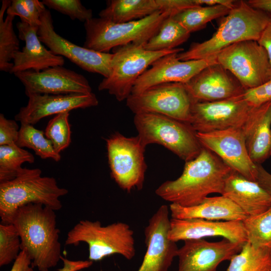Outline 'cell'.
I'll return each instance as SVG.
<instances>
[{
    "mask_svg": "<svg viewBox=\"0 0 271 271\" xmlns=\"http://www.w3.org/2000/svg\"><path fill=\"white\" fill-rule=\"evenodd\" d=\"M42 3L49 9L69 16L72 20L82 22L92 18V11L86 9L79 0H43Z\"/></svg>",
    "mask_w": 271,
    "mask_h": 271,
    "instance_id": "cell-37",
    "label": "cell"
},
{
    "mask_svg": "<svg viewBox=\"0 0 271 271\" xmlns=\"http://www.w3.org/2000/svg\"><path fill=\"white\" fill-rule=\"evenodd\" d=\"M26 106L20 108L15 118L21 123L35 124L44 117L77 108L96 106L98 100L93 93L48 94L30 93Z\"/></svg>",
    "mask_w": 271,
    "mask_h": 271,
    "instance_id": "cell-19",
    "label": "cell"
},
{
    "mask_svg": "<svg viewBox=\"0 0 271 271\" xmlns=\"http://www.w3.org/2000/svg\"><path fill=\"white\" fill-rule=\"evenodd\" d=\"M270 15L252 7L247 1H237L209 39L193 43L188 50L178 53L177 57L181 61L216 58L221 50L231 45L247 40L257 41Z\"/></svg>",
    "mask_w": 271,
    "mask_h": 271,
    "instance_id": "cell-3",
    "label": "cell"
},
{
    "mask_svg": "<svg viewBox=\"0 0 271 271\" xmlns=\"http://www.w3.org/2000/svg\"><path fill=\"white\" fill-rule=\"evenodd\" d=\"M169 16L157 11L143 19L121 23L92 18L84 23L86 37L83 47L108 53L112 49L129 43L144 46Z\"/></svg>",
    "mask_w": 271,
    "mask_h": 271,
    "instance_id": "cell-5",
    "label": "cell"
},
{
    "mask_svg": "<svg viewBox=\"0 0 271 271\" xmlns=\"http://www.w3.org/2000/svg\"><path fill=\"white\" fill-rule=\"evenodd\" d=\"M216 62L245 89L256 87L271 78L267 54L255 41H243L228 46L217 55Z\"/></svg>",
    "mask_w": 271,
    "mask_h": 271,
    "instance_id": "cell-10",
    "label": "cell"
},
{
    "mask_svg": "<svg viewBox=\"0 0 271 271\" xmlns=\"http://www.w3.org/2000/svg\"><path fill=\"white\" fill-rule=\"evenodd\" d=\"M12 223L20 236L21 249L31 258L33 267L49 271L57 265L62 255L55 210L30 203L17 210Z\"/></svg>",
    "mask_w": 271,
    "mask_h": 271,
    "instance_id": "cell-2",
    "label": "cell"
},
{
    "mask_svg": "<svg viewBox=\"0 0 271 271\" xmlns=\"http://www.w3.org/2000/svg\"><path fill=\"white\" fill-rule=\"evenodd\" d=\"M69 116V112L56 114L49 120L45 129L46 137L51 141L55 150L59 154L71 143Z\"/></svg>",
    "mask_w": 271,
    "mask_h": 271,
    "instance_id": "cell-34",
    "label": "cell"
},
{
    "mask_svg": "<svg viewBox=\"0 0 271 271\" xmlns=\"http://www.w3.org/2000/svg\"><path fill=\"white\" fill-rule=\"evenodd\" d=\"M232 171L215 153L203 147L196 158L185 162L179 178L163 183L155 193L173 204L195 206L211 194L222 195L226 179Z\"/></svg>",
    "mask_w": 271,
    "mask_h": 271,
    "instance_id": "cell-1",
    "label": "cell"
},
{
    "mask_svg": "<svg viewBox=\"0 0 271 271\" xmlns=\"http://www.w3.org/2000/svg\"><path fill=\"white\" fill-rule=\"evenodd\" d=\"M169 209L171 218L179 219L243 221L248 216L233 201L222 195L207 197L201 203L190 207L171 203Z\"/></svg>",
    "mask_w": 271,
    "mask_h": 271,
    "instance_id": "cell-24",
    "label": "cell"
},
{
    "mask_svg": "<svg viewBox=\"0 0 271 271\" xmlns=\"http://www.w3.org/2000/svg\"><path fill=\"white\" fill-rule=\"evenodd\" d=\"M222 195L233 201L247 216L260 214L271 206V196L257 182L234 170L226 179Z\"/></svg>",
    "mask_w": 271,
    "mask_h": 271,
    "instance_id": "cell-23",
    "label": "cell"
},
{
    "mask_svg": "<svg viewBox=\"0 0 271 271\" xmlns=\"http://www.w3.org/2000/svg\"><path fill=\"white\" fill-rule=\"evenodd\" d=\"M229 261L225 271H270L271 251L256 248L246 241Z\"/></svg>",
    "mask_w": 271,
    "mask_h": 271,
    "instance_id": "cell-29",
    "label": "cell"
},
{
    "mask_svg": "<svg viewBox=\"0 0 271 271\" xmlns=\"http://www.w3.org/2000/svg\"><path fill=\"white\" fill-rule=\"evenodd\" d=\"M230 9L223 5L199 6L182 10L172 17L191 34L204 28L212 20L226 16Z\"/></svg>",
    "mask_w": 271,
    "mask_h": 271,
    "instance_id": "cell-28",
    "label": "cell"
},
{
    "mask_svg": "<svg viewBox=\"0 0 271 271\" xmlns=\"http://www.w3.org/2000/svg\"><path fill=\"white\" fill-rule=\"evenodd\" d=\"M247 2L256 9L271 14V0H249Z\"/></svg>",
    "mask_w": 271,
    "mask_h": 271,
    "instance_id": "cell-45",
    "label": "cell"
},
{
    "mask_svg": "<svg viewBox=\"0 0 271 271\" xmlns=\"http://www.w3.org/2000/svg\"><path fill=\"white\" fill-rule=\"evenodd\" d=\"M14 75L25 86L26 95L92 93L89 82L83 75L63 66L51 67L38 72L29 70Z\"/></svg>",
    "mask_w": 271,
    "mask_h": 271,
    "instance_id": "cell-16",
    "label": "cell"
},
{
    "mask_svg": "<svg viewBox=\"0 0 271 271\" xmlns=\"http://www.w3.org/2000/svg\"><path fill=\"white\" fill-rule=\"evenodd\" d=\"M16 121L6 118L0 114V146L16 144L19 133Z\"/></svg>",
    "mask_w": 271,
    "mask_h": 271,
    "instance_id": "cell-39",
    "label": "cell"
},
{
    "mask_svg": "<svg viewBox=\"0 0 271 271\" xmlns=\"http://www.w3.org/2000/svg\"><path fill=\"white\" fill-rule=\"evenodd\" d=\"M21 240L12 223L0 224V266L14 261L21 251Z\"/></svg>",
    "mask_w": 271,
    "mask_h": 271,
    "instance_id": "cell-35",
    "label": "cell"
},
{
    "mask_svg": "<svg viewBox=\"0 0 271 271\" xmlns=\"http://www.w3.org/2000/svg\"><path fill=\"white\" fill-rule=\"evenodd\" d=\"M179 53L164 56L155 61L137 79L131 94L141 93L153 86L167 83L186 84L206 67L217 63L216 58L181 61Z\"/></svg>",
    "mask_w": 271,
    "mask_h": 271,
    "instance_id": "cell-17",
    "label": "cell"
},
{
    "mask_svg": "<svg viewBox=\"0 0 271 271\" xmlns=\"http://www.w3.org/2000/svg\"><path fill=\"white\" fill-rule=\"evenodd\" d=\"M169 208L161 205L149 221L145 229L147 251L138 271H168L179 248L170 240Z\"/></svg>",
    "mask_w": 271,
    "mask_h": 271,
    "instance_id": "cell-15",
    "label": "cell"
},
{
    "mask_svg": "<svg viewBox=\"0 0 271 271\" xmlns=\"http://www.w3.org/2000/svg\"><path fill=\"white\" fill-rule=\"evenodd\" d=\"M109 271V270H108Z\"/></svg>",
    "mask_w": 271,
    "mask_h": 271,
    "instance_id": "cell-48",
    "label": "cell"
},
{
    "mask_svg": "<svg viewBox=\"0 0 271 271\" xmlns=\"http://www.w3.org/2000/svg\"><path fill=\"white\" fill-rule=\"evenodd\" d=\"M242 222L247 241L256 248L271 251V206L260 214L248 216Z\"/></svg>",
    "mask_w": 271,
    "mask_h": 271,
    "instance_id": "cell-33",
    "label": "cell"
},
{
    "mask_svg": "<svg viewBox=\"0 0 271 271\" xmlns=\"http://www.w3.org/2000/svg\"><path fill=\"white\" fill-rule=\"evenodd\" d=\"M177 48L162 51H151L144 46L129 43L113 49L111 72L104 78L98 86L99 91L107 90L119 101L126 99L131 93L138 78L155 61L174 53L183 52Z\"/></svg>",
    "mask_w": 271,
    "mask_h": 271,
    "instance_id": "cell-8",
    "label": "cell"
},
{
    "mask_svg": "<svg viewBox=\"0 0 271 271\" xmlns=\"http://www.w3.org/2000/svg\"><path fill=\"white\" fill-rule=\"evenodd\" d=\"M241 95L219 101L193 102L190 124L199 132L231 128L244 130L255 107L250 106Z\"/></svg>",
    "mask_w": 271,
    "mask_h": 271,
    "instance_id": "cell-12",
    "label": "cell"
},
{
    "mask_svg": "<svg viewBox=\"0 0 271 271\" xmlns=\"http://www.w3.org/2000/svg\"><path fill=\"white\" fill-rule=\"evenodd\" d=\"M270 156H271V151H270Z\"/></svg>",
    "mask_w": 271,
    "mask_h": 271,
    "instance_id": "cell-46",
    "label": "cell"
},
{
    "mask_svg": "<svg viewBox=\"0 0 271 271\" xmlns=\"http://www.w3.org/2000/svg\"><path fill=\"white\" fill-rule=\"evenodd\" d=\"M196 136L203 147L215 153L234 171L256 181L257 166L249 155L243 129L231 128L208 132H197Z\"/></svg>",
    "mask_w": 271,
    "mask_h": 271,
    "instance_id": "cell-14",
    "label": "cell"
},
{
    "mask_svg": "<svg viewBox=\"0 0 271 271\" xmlns=\"http://www.w3.org/2000/svg\"><path fill=\"white\" fill-rule=\"evenodd\" d=\"M46 9L42 2L38 0H13L7 10V14L19 16L22 22L39 27L41 15Z\"/></svg>",
    "mask_w": 271,
    "mask_h": 271,
    "instance_id": "cell-36",
    "label": "cell"
},
{
    "mask_svg": "<svg viewBox=\"0 0 271 271\" xmlns=\"http://www.w3.org/2000/svg\"><path fill=\"white\" fill-rule=\"evenodd\" d=\"M63 261V266L58 271H79L91 266L93 261L90 260H72L61 257Z\"/></svg>",
    "mask_w": 271,
    "mask_h": 271,
    "instance_id": "cell-41",
    "label": "cell"
},
{
    "mask_svg": "<svg viewBox=\"0 0 271 271\" xmlns=\"http://www.w3.org/2000/svg\"><path fill=\"white\" fill-rule=\"evenodd\" d=\"M243 244L226 238L217 242L203 239L185 240L178 252L177 271H217L218 265L230 260Z\"/></svg>",
    "mask_w": 271,
    "mask_h": 271,
    "instance_id": "cell-18",
    "label": "cell"
},
{
    "mask_svg": "<svg viewBox=\"0 0 271 271\" xmlns=\"http://www.w3.org/2000/svg\"><path fill=\"white\" fill-rule=\"evenodd\" d=\"M257 42L266 51L271 65V14L268 21Z\"/></svg>",
    "mask_w": 271,
    "mask_h": 271,
    "instance_id": "cell-43",
    "label": "cell"
},
{
    "mask_svg": "<svg viewBox=\"0 0 271 271\" xmlns=\"http://www.w3.org/2000/svg\"><path fill=\"white\" fill-rule=\"evenodd\" d=\"M215 236H221L235 242L244 243L247 241L242 221L170 219L168 237L176 242Z\"/></svg>",
    "mask_w": 271,
    "mask_h": 271,
    "instance_id": "cell-21",
    "label": "cell"
},
{
    "mask_svg": "<svg viewBox=\"0 0 271 271\" xmlns=\"http://www.w3.org/2000/svg\"><path fill=\"white\" fill-rule=\"evenodd\" d=\"M19 38L25 43L21 51L16 52L13 56V66L9 73L33 70L41 71L56 66H63V57L55 55L48 50L40 40L38 31L39 27L30 26L22 22L16 24Z\"/></svg>",
    "mask_w": 271,
    "mask_h": 271,
    "instance_id": "cell-22",
    "label": "cell"
},
{
    "mask_svg": "<svg viewBox=\"0 0 271 271\" xmlns=\"http://www.w3.org/2000/svg\"><path fill=\"white\" fill-rule=\"evenodd\" d=\"M34 161L32 154L16 144L0 146V183L14 179L22 169L23 163Z\"/></svg>",
    "mask_w": 271,
    "mask_h": 271,
    "instance_id": "cell-32",
    "label": "cell"
},
{
    "mask_svg": "<svg viewBox=\"0 0 271 271\" xmlns=\"http://www.w3.org/2000/svg\"><path fill=\"white\" fill-rule=\"evenodd\" d=\"M245 136L251 159L261 164L270 156L271 151V101L255 107Z\"/></svg>",
    "mask_w": 271,
    "mask_h": 271,
    "instance_id": "cell-25",
    "label": "cell"
},
{
    "mask_svg": "<svg viewBox=\"0 0 271 271\" xmlns=\"http://www.w3.org/2000/svg\"><path fill=\"white\" fill-rule=\"evenodd\" d=\"M159 11L173 16L185 9L199 6L196 0H156Z\"/></svg>",
    "mask_w": 271,
    "mask_h": 271,
    "instance_id": "cell-40",
    "label": "cell"
},
{
    "mask_svg": "<svg viewBox=\"0 0 271 271\" xmlns=\"http://www.w3.org/2000/svg\"><path fill=\"white\" fill-rule=\"evenodd\" d=\"M12 1L4 0L0 10V70L10 72L13 66L11 62L16 52L19 50L20 43L13 28V22L15 16H4Z\"/></svg>",
    "mask_w": 271,
    "mask_h": 271,
    "instance_id": "cell-30",
    "label": "cell"
},
{
    "mask_svg": "<svg viewBox=\"0 0 271 271\" xmlns=\"http://www.w3.org/2000/svg\"><path fill=\"white\" fill-rule=\"evenodd\" d=\"M10 271H34L32 260L24 250H21Z\"/></svg>",
    "mask_w": 271,
    "mask_h": 271,
    "instance_id": "cell-42",
    "label": "cell"
},
{
    "mask_svg": "<svg viewBox=\"0 0 271 271\" xmlns=\"http://www.w3.org/2000/svg\"><path fill=\"white\" fill-rule=\"evenodd\" d=\"M111 177L123 190L143 188L147 166L146 147L138 136L126 137L116 132L105 139Z\"/></svg>",
    "mask_w": 271,
    "mask_h": 271,
    "instance_id": "cell-9",
    "label": "cell"
},
{
    "mask_svg": "<svg viewBox=\"0 0 271 271\" xmlns=\"http://www.w3.org/2000/svg\"><path fill=\"white\" fill-rule=\"evenodd\" d=\"M159 11L156 0H111L99 13V17L116 23L147 17Z\"/></svg>",
    "mask_w": 271,
    "mask_h": 271,
    "instance_id": "cell-26",
    "label": "cell"
},
{
    "mask_svg": "<svg viewBox=\"0 0 271 271\" xmlns=\"http://www.w3.org/2000/svg\"><path fill=\"white\" fill-rule=\"evenodd\" d=\"M257 175L256 181L271 196V174L261 164H257Z\"/></svg>",
    "mask_w": 271,
    "mask_h": 271,
    "instance_id": "cell-44",
    "label": "cell"
},
{
    "mask_svg": "<svg viewBox=\"0 0 271 271\" xmlns=\"http://www.w3.org/2000/svg\"><path fill=\"white\" fill-rule=\"evenodd\" d=\"M82 242L88 245V259L92 261L114 254L130 260L136 254L133 231L121 222L102 226L98 220L79 221L68 232L65 243L77 246Z\"/></svg>",
    "mask_w": 271,
    "mask_h": 271,
    "instance_id": "cell-7",
    "label": "cell"
},
{
    "mask_svg": "<svg viewBox=\"0 0 271 271\" xmlns=\"http://www.w3.org/2000/svg\"><path fill=\"white\" fill-rule=\"evenodd\" d=\"M133 122L145 147L162 145L185 162L196 158L203 148L189 123L153 113L136 114Z\"/></svg>",
    "mask_w": 271,
    "mask_h": 271,
    "instance_id": "cell-6",
    "label": "cell"
},
{
    "mask_svg": "<svg viewBox=\"0 0 271 271\" xmlns=\"http://www.w3.org/2000/svg\"><path fill=\"white\" fill-rule=\"evenodd\" d=\"M38 35L41 42L55 55L65 57L85 71L107 78L111 72L112 54L97 52L77 45L57 34L50 12L45 9L41 15Z\"/></svg>",
    "mask_w": 271,
    "mask_h": 271,
    "instance_id": "cell-13",
    "label": "cell"
},
{
    "mask_svg": "<svg viewBox=\"0 0 271 271\" xmlns=\"http://www.w3.org/2000/svg\"><path fill=\"white\" fill-rule=\"evenodd\" d=\"M242 97L250 106L254 107L271 101V78L256 87L245 89Z\"/></svg>",
    "mask_w": 271,
    "mask_h": 271,
    "instance_id": "cell-38",
    "label": "cell"
},
{
    "mask_svg": "<svg viewBox=\"0 0 271 271\" xmlns=\"http://www.w3.org/2000/svg\"><path fill=\"white\" fill-rule=\"evenodd\" d=\"M16 144L22 148L32 149L42 159H52L56 162L61 159L60 154L56 152L45 132L35 128L32 124L21 123Z\"/></svg>",
    "mask_w": 271,
    "mask_h": 271,
    "instance_id": "cell-31",
    "label": "cell"
},
{
    "mask_svg": "<svg viewBox=\"0 0 271 271\" xmlns=\"http://www.w3.org/2000/svg\"><path fill=\"white\" fill-rule=\"evenodd\" d=\"M194 102H211L235 97L245 90L218 63L211 65L184 84Z\"/></svg>",
    "mask_w": 271,
    "mask_h": 271,
    "instance_id": "cell-20",
    "label": "cell"
},
{
    "mask_svg": "<svg viewBox=\"0 0 271 271\" xmlns=\"http://www.w3.org/2000/svg\"><path fill=\"white\" fill-rule=\"evenodd\" d=\"M126 106L134 113H153L190 123L194 102L184 84L167 83L130 94Z\"/></svg>",
    "mask_w": 271,
    "mask_h": 271,
    "instance_id": "cell-11",
    "label": "cell"
},
{
    "mask_svg": "<svg viewBox=\"0 0 271 271\" xmlns=\"http://www.w3.org/2000/svg\"><path fill=\"white\" fill-rule=\"evenodd\" d=\"M271 271V270H270Z\"/></svg>",
    "mask_w": 271,
    "mask_h": 271,
    "instance_id": "cell-47",
    "label": "cell"
},
{
    "mask_svg": "<svg viewBox=\"0 0 271 271\" xmlns=\"http://www.w3.org/2000/svg\"><path fill=\"white\" fill-rule=\"evenodd\" d=\"M190 36V33L172 16H169L164 20L158 32L144 47L151 51L172 50L187 41Z\"/></svg>",
    "mask_w": 271,
    "mask_h": 271,
    "instance_id": "cell-27",
    "label": "cell"
},
{
    "mask_svg": "<svg viewBox=\"0 0 271 271\" xmlns=\"http://www.w3.org/2000/svg\"><path fill=\"white\" fill-rule=\"evenodd\" d=\"M41 174L39 169L22 168L14 179L0 183L1 223H12L17 210L30 203L40 204L55 211L61 209L60 198L68 191L59 187L54 178Z\"/></svg>",
    "mask_w": 271,
    "mask_h": 271,
    "instance_id": "cell-4",
    "label": "cell"
}]
</instances>
